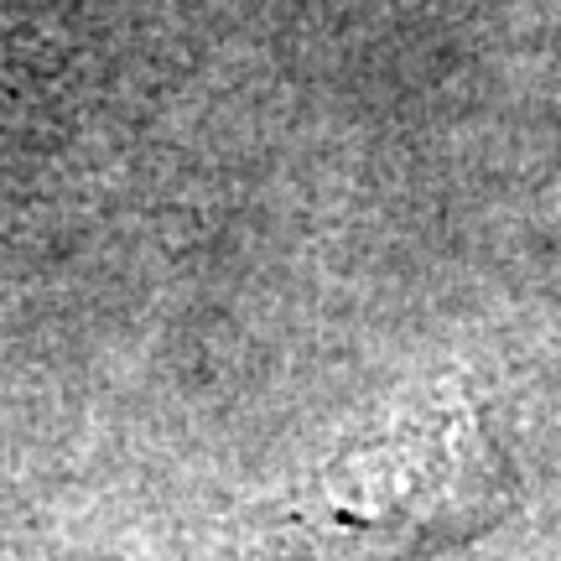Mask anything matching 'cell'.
I'll return each mask as SVG.
<instances>
[{
  "mask_svg": "<svg viewBox=\"0 0 561 561\" xmlns=\"http://www.w3.org/2000/svg\"><path fill=\"white\" fill-rule=\"evenodd\" d=\"M515 510V468L479 405L421 401L354 437L286 504L301 561H416L479 541Z\"/></svg>",
  "mask_w": 561,
  "mask_h": 561,
  "instance_id": "6da1fadb",
  "label": "cell"
}]
</instances>
